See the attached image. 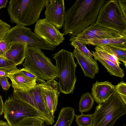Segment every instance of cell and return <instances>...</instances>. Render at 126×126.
I'll return each mask as SVG.
<instances>
[{
  "label": "cell",
  "mask_w": 126,
  "mask_h": 126,
  "mask_svg": "<svg viewBox=\"0 0 126 126\" xmlns=\"http://www.w3.org/2000/svg\"><path fill=\"white\" fill-rule=\"evenodd\" d=\"M106 0H77L65 11L62 33L75 36L95 23Z\"/></svg>",
  "instance_id": "obj_1"
},
{
  "label": "cell",
  "mask_w": 126,
  "mask_h": 126,
  "mask_svg": "<svg viewBox=\"0 0 126 126\" xmlns=\"http://www.w3.org/2000/svg\"><path fill=\"white\" fill-rule=\"evenodd\" d=\"M49 0H11L7 10L12 23L30 26L39 19Z\"/></svg>",
  "instance_id": "obj_2"
},
{
  "label": "cell",
  "mask_w": 126,
  "mask_h": 126,
  "mask_svg": "<svg viewBox=\"0 0 126 126\" xmlns=\"http://www.w3.org/2000/svg\"><path fill=\"white\" fill-rule=\"evenodd\" d=\"M73 53L62 49L53 55L56 61L60 92L65 94L72 93L77 80L75 75L77 63Z\"/></svg>",
  "instance_id": "obj_3"
},
{
  "label": "cell",
  "mask_w": 126,
  "mask_h": 126,
  "mask_svg": "<svg viewBox=\"0 0 126 126\" xmlns=\"http://www.w3.org/2000/svg\"><path fill=\"white\" fill-rule=\"evenodd\" d=\"M23 68L38 79L48 80L58 78L57 69L41 49L27 46Z\"/></svg>",
  "instance_id": "obj_4"
},
{
  "label": "cell",
  "mask_w": 126,
  "mask_h": 126,
  "mask_svg": "<svg viewBox=\"0 0 126 126\" xmlns=\"http://www.w3.org/2000/svg\"><path fill=\"white\" fill-rule=\"evenodd\" d=\"M126 105L115 92L95 107L92 126H113L117 119L126 113Z\"/></svg>",
  "instance_id": "obj_5"
},
{
  "label": "cell",
  "mask_w": 126,
  "mask_h": 126,
  "mask_svg": "<svg viewBox=\"0 0 126 126\" xmlns=\"http://www.w3.org/2000/svg\"><path fill=\"white\" fill-rule=\"evenodd\" d=\"M4 117L10 126H13L23 119L27 117L37 118L47 121L42 113L29 104L10 96L4 104Z\"/></svg>",
  "instance_id": "obj_6"
},
{
  "label": "cell",
  "mask_w": 126,
  "mask_h": 126,
  "mask_svg": "<svg viewBox=\"0 0 126 126\" xmlns=\"http://www.w3.org/2000/svg\"><path fill=\"white\" fill-rule=\"evenodd\" d=\"M126 34V18L117 0H106L100 9L95 22Z\"/></svg>",
  "instance_id": "obj_7"
},
{
  "label": "cell",
  "mask_w": 126,
  "mask_h": 126,
  "mask_svg": "<svg viewBox=\"0 0 126 126\" xmlns=\"http://www.w3.org/2000/svg\"><path fill=\"white\" fill-rule=\"evenodd\" d=\"M3 39L10 45L20 43L41 49L52 51L56 49L55 46L49 45L30 28L24 26L16 25L11 28Z\"/></svg>",
  "instance_id": "obj_8"
},
{
  "label": "cell",
  "mask_w": 126,
  "mask_h": 126,
  "mask_svg": "<svg viewBox=\"0 0 126 126\" xmlns=\"http://www.w3.org/2000/svg\"><path fill=\"white\" fill-rule=\"evenodd\" d=\"M41 83L30 88L14 89L12 96L31 105L41 112L46 119L47 125L54 124L52 116L41 94Z\"/></svg>",
  "instance_id": "obj_9"
},
{
  "label": "cell",
  "mask_w": 126,
  "mask_h": 126,
  "mask_svg": "<svg viewBox=\"0 0 126 126\" xmlns=\"http://www.w3.org/2000/svg\"><path fill=\"white\" fill-rule=\"evenodd\" d=\"M124 35L116 30L93 23L76 35L71 36L69 40L79 41L86 45L93 40L119 37Z\"/></svg>",
  "instance_id": "obj_10"
},
{
  "label": "cell",
  "mask_w": 126,
  "mask_h": 126,
  "mask_svg": "<svg viewBox=\"0 0 126 126\" xmlns=\"http://www.w3.org/2000/svg\"><path fill=\"white\" fill-rule=\"evenodd\" d=\"M34 32L49 45L56 47L64 40V35L45 18L39 19L35 25Z\"/></svg>",
  "instance_id": "obj_11"
},
{
  "label": "cell",
  "mask_w": 126,
  "mask_h": 126,
  "mask_svg": "<svg viewBox=\"0 0 126 126\" xmlns=\"http://www.w3.org/2000/svg\"><path fill=\"white\" fill-rule=\"evenodd\" d=\"M41 84L42 96L52 116L54 119L60 92L58 82L52 79L41 83Z\"/></svg>",
  "instance_id": "obj_12"
},
{
  "label": "cell",
  "mask_w": 126,
  "mask_h": 126,
  "mask_svg": "<svg viewBox=\"0 0 126 126\" xmlns=\"http://www.w3.org/2000/svg\"><path fill=\"white\" fill-rule=\"evenodd\" d=\"M46 7L45 18L58 29L62 28L65 12L64 0H49Z\"/></svg>",
  "instance_id": "obj_13"
},
{
  "label": "cell",
  "mask_w": 126,
  "mask_h": 126,
  "mask_svg": "<svg viewBox=\"0 0 126 126\" xmlns=\"http://www.w3.org/2000/svg\"><path fill=\"white\" fill-rule=\"evenodd\" d=\"M73 53L82 69L84 76L92 79H94L99 70L97 61L93 58L87 56L76 49H74Z\"/></svg>",
  "instance_id": "obj_14"
},
{
  "label": "cell",
  "mask_w": 126,
  "mask_h": 126,
  "mask_svg": "<svg viewBox=\"0 0 126 126\" xmlns=\"http://www.w3.org/2000/svg\"><path fill=\"white\" fill-rule=\"evenodd\" d=\"M116 91L115 86L111 82L96 81L92 85L91 94L95 102L99 104L107 101Z\"/></svg>",
  "instance_id": "obj_15"
},
{
  "label": "cell",
  "mask_w": 126,
  "mask_h": 126,
  "mask_svg": "<svg viewBox=\"0 0 126 126\" xmlns=\"http://www.w3.org/2000/svg\"><path fill=\"white\" fill-rule=\"evenodd\" d=\"M27 44L15 43L10 44L7 51L1 56L16 66L21 64L25 60Z\"/></svg>",
  "instance_id": "obj_16"
},
{
  "label": "cell",
  "mask_w": 126,
  "mask_h": 126,
  "mask_svg": "<svg viewBox=\"0 0 126 126\" xmlns=\"http://www.w3.org/2000/svg\"><path fill=\"white\" fill-rule=\"evenodd\" d=\"M16 67L8 73L7 77L10 79L14 89H20L33 87L37 84L36 80L29 79L25 77L17 71Z\"/></svg>",
  "instance_id": "obj_17"
},
{
  "label": "cell",
  "mask_w": 126,
  "mask_h": 126,
  "mask_svg": "<svg viewBox=\"0 0 126 126\" xmlns=\"http://www.w3.org/2000/svg\"><path fill=\"white\" fill-rule=\"evenodd\" d=\"M100 45H107L117 49L126 50V34L121 37L93 40L87 44L95 46Z\"/></svg>",
  "instance_id": "obj_18"
},
{
  "label": "cell",
  "mask_w": 126,
  "mask_h": 126,
  "mask_svg": "<svg viewBox=\"0 0 126 126\" xmlns=\"http://www.w3.org/2000/svg\"><path fill=\"white\" fill-rule=\"evenodd\" d=\"M92 52L94 59L100 63L110 75L122 78L124 76L125 73L124 70L120 66L116 65L111 61L95 51H92Z\"/></svg>",
  "instance_id": "obj_19"
},
{
  "label": "cell",
  "mask_w": 126,
  "mask_h": 126,
  "mask_svg": "<svg viewBox=\"0 0 126 126\" xmlns=\"http://www.w3.org/2000/svg\"><path fill=\"white\" fill-rule=\"evenodd\" d=\"M75 115V110L73 108L70 107H63L53 126H70L74 120Z\"/></svg>",
  "instance_id": "obj_20"
},
{
  "label": "cell",
  "mask_w": 126,
  "mask_h": 126,
  "mask_svg": "<svg viewBox=\"0 0 126 126\" xmlns=\"http://www.w3.org/2000/svg\"><path fill=\"white\" fill-rule=\"evenodd\" d=\"M94 49L96 53L104 56L116 65L120 66V63L109 46L106 45H98L95 46Z\"/></svg>",
  "instance_id": "obj_21"
},
{
  "label": "cell",
  "mask_w": 126,
  "mask_h": 126,
  "mask_svg": "<svg viewBox=\"0 0 126 126\" xmlns=\"http://www.w3.org/2000/svg\"><path fill=\"white\" fill-rule=\"evenodd\" d=\"M94 99L92 94L87 92L82 94L79 103V111L81 113L89 111L93 107Z\"/></svg>",
  "instance_id": "obj_22"
},
{
  "label": "cell",
  "mask_w": 126,
  "mask_h": 126,
  "mask_svg": "<svg viewBox=\"0 0 126 126\" xmlns=\"http://www.w3.org/2000/svg\"><path fill=\"white\" fill-rule=\"evenodd\" d=\"M13 126H45V122L38 118L27 117L23 119Z\"/></svg>",
  "instance_id": "obj_23"
},
{
  "label": "cell",
  "mask_w": 126,
  "mask_h": 126,
  "mask_svg": "<svg viewBox=\"0 0 126 126\" xmlns=\"http://www.w3.org/2000/svg\"><path fill=\"white\" fill-rule=\"evenodd\" d=\"M75 121L79 126H92L93 124V114H84L81 113L80 115L75 114Z\"/></svg>",
  "instance_id": "obj_24"
},
{
  "label": "cell",
  "mask_w": 126,
  "mask_h": 126,
  "mask_svg": "<svg viewBox=\"0 0 126 126\" xmlns=\"http://www.w3.org/2000/svg\"><path fill=\"white\" fill-rule=\"evenodd\" d=\"M70 44L74 47L75 49H77L87 56L92 58L93 57V53L87 48L85 45L79 41H71Z\"/></svg>",
  "instance_id": "obj_25"
},
{
  "label": "cell",
  "mask_w": 126,
  "mask_h": 126,
  "mask_svg": "<svg viewBox=\"0 0 126 126\" xmlns=\"http://www.w3.org/2000/svg\"><path fill=\"white\" fill-rule=\"evenodd\" d=\"M116 91L121 99L126 105V83L122 81L115 86Z\"/></svg>",
  "instance_id": "obj_26"
},
{
  "label": "cell",
  "mask_w": 126,
  "mask_h": 126,
  "mask_svg": "<svg viewBox=\"0 0 126 126\" xmlns=\"http://www.w3.org/2000/svg\"><path fill=\"white\" fill-rule=\"evenodd\" d=\"M16 65L5 58L0 56V69L11 70L16 67Z\"/></svg>",
  "instance_id": "obj_27"
},
{
  "label": "cell",
  "mask_w": 126,
  "mask_h": 126,
  "mask_svg": "<svg viewBox=\"0 0 126 126\" xmlns=\"http://www.w3.org/2000/svg\"><path fill=\"white\" fill-rule=\"evenodd\" d=\"M110 47L118 60L122 62L126 66V50H123Z\"/></svg>",
  "instance_id": "obj_28"
},
{
  "label": "cell",
  "mask_w": 126,
  "mask_h": 126,
  "mask_svg": "<svg viewBox=\"0 0 126 126\" xmlns=\"http://www.w3.org/2000/svg\"><path fill=\"white\" fill-rule=\"evenodd\" d=\"M17 70L19 73L28 79L32 80H36L37 82L38 81L39 83L45 82L44 80L38 79L35 75L24 68L20 69H17Z\"/></svg>",
  "instance_id": "obj_29"
},
{
  "label": "cell",
  "mask_w": 126,
  "mask_h": 126,
  "mask_svg": "<svg viewBox=\"0 0 126 126\" xmlns=\"http://www.w3.org/2000/svg\"><path fill=\"white\" fill-rule=\"evenodd\" d=\"M11 28L10 25L0 19V41L4 39Z\"/></svg>",
  "instance_id": "obj_30"
},
{
  "label": "cell",
  "mask_w": 126,
  "mask_h": 126,
  "mask_svg": "<svg viewBox=\"0 0 126 126\" xmlns=\"http://www.w3.org/2000/svg\"><path fill=\"white\" fill-rule=\"evenodd\" d=\"M10 46V45L9 44L3 39L0 41V56L2 55L7 51Z\"/></svg>",
  "instance_id": "obj_31"
},
{
  "label": "cell",
  "mask_w": 126,
  "mask_h": 126,
  "mask_svg": "<svg viewBox=\"0 0 126 126\" xmlns=\"http://www.w3.org/2000/svg\"><path fill=\"white\" fill-rule=\"evenodd\" d=\"M7 76L0 77V84L2 88L4 90H7L11 86V84L8 81Z\"/></svg>",
  "instance_id": "obj_32"
},
{
  "label": "cell",
  "mask_w": 126,
  "mask_h": 126,
  "mask_svg": "<svg viewBox=\"0 0 126 126\" xmlns=\"http://www.w3.org/2000/svg\"><path fill=\"white\" fill-rule=\"evenodd\" d=\"M117 1L120 9L126 18V0H117Z\"/></svg>",
  "instance_id": "obj_33"
},
{
  "label": "cell",
  "mask_w": 126,
  "mask_h": 126,
  "mask_svg": "<svg viewBox=\"0 0 126 126\" xmlns=\"http://www.w3.org/2000/svg\"><path fill=\"white\" fill-rule=\"evenodd\" d=\"M4 112V105L1 96L0 95V115L2 114Z\"/></svg>",
  "instance_id": "obj_34"
},
{
  "label": "cell",
  "mask_w": 126,
  "mask_h": 126,
  "mask_svg": "<svg viewBox=\"0 0 126 126\" xmlns=\"http://www.w3.org/2000/svg\"><path fill=\"white\" fill-rule=\"evenodd\" d=\"M8 0H0V9L6 7Z\"/></svg>",
  "instance_id": "obj_35"
},
{
  "label": "cell",
  "mask_w": 126,
  "mask_h": 126,
  "mask_svg": "<svg viewBox=\"0 0 126 126\" xmlns=\"http://www.w3.org/2000/svg\"><path fill=\"white\" fill-rule=\"evenodd\" d=\"M10 70L5 69H0V77L4 76H7L8 73Z\"/></svg>",
  "instance_id": "obj_36"
},
{
  "label": "cell",
  "mask_w": 126,
  "mask_h": 126,
  "mask_svg": "<svg viewBox=\"0 0 126 126\" xmlns=\"http://www.w3.org/2000/svg\"><path fill=\"white\" fill-rule=\"evenodd\" d=\"M0 126H10L8 123L2 120L0 121Z\"/></svg>",
  "instance_id": "obj_37"
}]
</instances>
